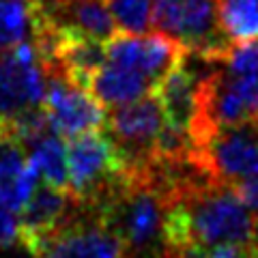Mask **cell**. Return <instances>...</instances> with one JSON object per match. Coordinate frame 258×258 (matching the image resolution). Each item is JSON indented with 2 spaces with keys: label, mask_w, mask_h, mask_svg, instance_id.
<instances>
[{
  "label": "cell",
  "mask_w": 258,
  "mask_h": 258,
  "mask_svg": "<svg viewBox=\"0 0 258 258\" xmlns=\"http://www.w3.org/2000/svg\"><path fill=\"white\" fill-rule=\"evenodd\" d=\"M185 50L161 35H116L106 43L108 62L140 74L157 88L174 67L185 60Z\"/></svg>",
  "instance_id": "obj_7"
},
{
  "label": "cell",
  "mask_w": 258,
  "mask_h": 258,
  "mask_svg": "<svg viewBox=\"0 0 258 258\" xmlns=\"http://www.w3.org/2000/svg\"><path fill=\"white\" fill-rule=\"evenodd\" d=\"M35 20V0H0V52L32 41Z\"/></svg>",
  "instance_id": "obj_13"
},
{
  "label": "cell",
  "mask_w": 258,
  "mask_h": 258,
  "mask_svg": "<svg viewBox=\"0 0 258 258\" xmlns=\"http://www.w3.org/2000/svg\"><path fill=\"white\" fill-rule=\"evenodd\" d=\"M28 166L26 151L20 142L0 138V183L11 181Z\"/></svg>",
  "instance_id": "obj_16"
},
{
  "label": "cell",
  "mask_w": 258,
  "mask_h": 258,
  "mask_svg": "<svg viewBox=\"0 0 258 258\" xmlns=\"http://www.w3.org/2000/svg\"><path fill=\"white\" fill-rule=\"evenodd\" d=\"M153 28L211 64H222L235 45L220 24L217 0H153Z\"/></svg>",
  "instance_id": "obj_1"
},
{
  "label": "cell",
  "mask_w": 258,
  "mask_h": 258,
  "mask_svg": "<svg viewBox=\"0 0 258 258\" xmlns=\"http://www.w3.org/2000/svg\"><path fill=\"white\" fill-rule=\"evenodd\" d=\"M252 258H258V256H252Z\"/></svg>",
  "instance_id": "obj_21"
},
{
  "label": "cell",
  "mask_w": 258,
  "mask_h": 258,
  "mask_svg": "<svg viewBox=\"0 0 258 258\" xmlns=\"http://www.w3.org/2000/svg\"><path fill=\"white\" fill-rule=\"evenodd\" d=\"M194 147L196 166L215 183L235 185L258 176V123L220 129Z\"/></svg>",
  "instance_id": "obj_3"
},
{
  "label": "cell",
  "mask_w": 258,
  "mask_h": 258,
  "mask_svg": "<svg viewBox=\"0 0 258 258\" xmlns=\"http://www.w3.org/2000/svg\"><path fill=\"white\" fill-rule=\"evenodd\" d=\"M78 200L64 189L39 185L26 207L20 211V241L56 230L80 211Z\"/></svg>",
  "instance_id": "obj_9"
},
{
  "label": "cell",
  "mask_w": 258,
  "mask_h": 258,
  "mask_svg": "<svg viewBox=\"0 0 258 258\" xmlns=\"http://www.w3.org/2000/svg\"><path fill=\"white\" fill-rule=\"evenodd\" d=\"M232 189L239 196V200L247 207V211L258 215V176H249L232 185Z\"/></svg>",
  "instance_id": "obj_18"
},
{
  "label": "cell",
  "mask_w": 258,
  "mask_h": 258,
  "mask_svg": "<svg viewBox=\"0 0 258 258\" xmlns=\"http://www.w3.org/2000/svg\"><path fill=\"white\" fill-rule=\"evenodd\" d=\"M45 88L47 76L32 41L0 52V116L41 108Z\"/></svg>",
  "instance_id": "obj_6"
},
{
  "label": "cell",
  "mask_w": 258,
  "mask_h": 258,
  "mask_svg": "<svg viewBox=\"0 0 258 258\" xmlns=\"http://www.w3.org/2000/svg\"><path fill=\"white\" fill-rule=\"evenodd\" d=\"M41 108L50 118L52 129L67 140L99 134L108 127L106 108L95 99L93 93L62 78L47 80Z\"/></svg>",
  "instance_id": "obj_5"
},
{
  "label": "cell",
  "mask_w": 258,
  "mask_h": 258,
  "mask_svg": "<svg viewBox=\"0 0 258 258\" xmlns=\"http://www.w3.org/2000/svg\"><path fill=\"white\" fill-rule=\"evenodd\" d=\"M37 9L50 26L99 43H108L118 35L108 0H37Z\"/></svg>",
  "instance_id": "obj_8"
},
{
  "label": "cell",
  "mask_w": 258,
  "mask_h": 258,
  "mask_svg": "<svg viewBox=\"0 0 258 258\" xmlns=\"http://www.w3.org/2000/svg\"><path fill=\"white\" fill-rule=\"evenodd\" d=\"M118 35H147L153 28V0H108Z\"/></svg>",
  "instance_id": "obj_15"
},
{
  "label": "cell",
  "mask_w": 258,
  "mask_h": 258,
  "mask_svg": "<svg viewBox=\"0 0 258 258\" xmlns=\"http://www.w3.org/2000/svg\"><path fill=\"white\" fill-rule=\"evenodd\" d=\"M249 254L258 256V217H254V228H252V239H249Z\"/></svg>",
  "instance_id": "obj_19"
},
{
  "label": "cell",
  "mask_w": 258,
  "mask_h": 258,
  "mask_svg": "<svg viewBox=\"0 0 258 258\" xmlns=\"http://www.w3.org/2000/svg\"><path fill=\"white\" fill-rule=\"evenodd\" d=\"M164 125V108L153 93L134 103L110 110V138L120 151L129 172L153 164V151H155L157 136L161 134Z\"/></svg>",
  "instance_id": "obj_4"
},
{
  "label": "cell",
  "mask_w": 258,
  "mask_h": 258,
  "mask_svg": "<svg viewBox=\"0 0 258 258\" xmlns=\"http://www.w3.org/2000/svg\"><path fill=\"white\" fill-rule=\"evenodd\" d=\"M28 164L39 172L43 185L69 191V174H67V142L56 132L45 134L26 149Z\"/></svg>",
  "instance_id": "obj_12"
},
{
  "label": "cell",
  "mask_w": 258,
  "mask_h": 258,
  "mask_svg": "<svg viewBox=\"0 0 258 258\" xmlns=\"http://www.w3.org/2000/svg\"><path fill=\"white\" fill-rule=\"evenodd\" d=\"M0 136H3V120H0Z\"/></svg>",
  "instance_id": "obj_20"
},
{
  "label": "cell",
  "mask_w": 258,
  "mask_h": 258,
  "mask_svg": "<svg viewBox=\"0 0 258 258\" xmlns=\"http://www.w3.org/2000/svg\"><path fill=\"white\" fill-rule=\"evenodd\" d=\"M20 239V220L18 213L11 211L3 200H0V247L13 245Z\"/></svg>",
  "instance_id": "obj_17"
},
{
  "label": "cell",
  "mask_w": 258,
  "mask_h": 258,
  "mask_svg": "<svg viewBox=\"0 0 258 258\" xmlns=\"http://www.w3.org/2000/svg\"><path fill=\"white\" fill-rule=\"evenodd\" d=\"M88 91L93 93V97L103 108L114 110L151 95L155 91V86L136 71L106 60V64L93 76Z\"/></svg>",
  "instance_id": "obj_11"
},
{
  "label": "cell",
  "mask_w": 258,
  "mask_h": 258,
  "mask_svg": "<svg viewBox=\"0 0 258 258\" xmlns=\"http://www.w3.org/2000/svg\"><path fill=\"white\" fill-rule=\"evenodd\" d=\"M205 74H196V69L187 64V56L185 60L174 67L168 74L153 95L159 99L161 108H164L166 120L176 127H183L191 134V125L196 118V106H198V86Z\"/></svg>",
  "instance_id": "obj_10"
},
{
  "label": "cell",
  "mask_w": 258,
  "mask_h": 258,
  "mask_svg": "<svg viewBox=\"0 0 258 258\" xmlns=\"http://www.w3.org/2000/svg\"><path fill=\"white\" fill-rule=\"evenodd\" d=\"M22 243L35 258H127L123 241L84 207L56 230Z\"/></svg>",
  "instance_id": "obj_2"
},
{
  "label": "cell",
  "mask_w": 258,
  "mask_h": 258,
  "mask_svg": "<svg viewBox=\"0 0 258 258\" xmlns=\"http://www.w3.org/2000/svg\"><path fill=\"white\" fill-rule=\"evenodd\" d=\"M220 24L232 43L258 39V0H217Z\"/></svg>",
  "instance_id": "obj_14"
}]
</instances>
